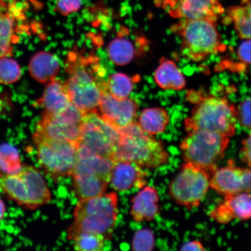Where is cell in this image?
Listing matches in <instances>:
<instances>
[{
    "mask_svg": "<svg viewBox=\"0 0 251 251\" xmlns=\"http://www.w3.org/2000/svg\"><path fill=\"white\" fill-rule=\"evenodd\" d=\"M69 75L65 86L74 105L83 113L98 111L103 94L107 92V81L98 58L74 50L66 61Z\"/></svg>",
    "mask_w": 251,
    "mask_h": 251,
    "instance_id": "6da1fadb",
    "label": "cell"
},
{
    "mask_svg": "<svg viewBox=\"0 0 251 251\" xmlns=\"http://www.w3.org/2000/svg\"><path fill=\"white\" fill-rule=\"evenodd\" d=\"M118 197L115 192L80 200L75 206L74 222L68 230L70 240L80 233L101 235L111 239L117 222Z\"/></svg>",
    "mask_w": 251,
    "mask_h": 251,
    "instance_id": "7a4b0ae2",
    "label": "cell"
},
{
    "mask_svg": "<svg viewBox=\"0 0 251 251\" xmlns=\"http://www.w3.org/2000/svg\"><path fill=\"white\" fill-rule=\"evenodd\" d=\"M119 130L121 138L115 162H133L147 169L161 167L168 162L169 152L164 144L144 131L137 122Z\"/></svg>",
    "mask_w": 251,
    "mask_h": 251,
    "instance_id": "3957f363",
    "label": "cell"
},
{
    "mask_svg": "<svg viewBox=\"0 0 251 251\" xmlns=\"http://www.w3.org/2000/svg\"><path fill=\"white\" fill-rule=\"evenodd\" d=\"M191 102L196 103L190 117L185 121L186 133L196 130L212 131L229 138L236 126L235 107L227 99L199 93H190Z\"/></svg>",
    "mask_w": 251,
    "mask_h": 251,
    "instance_id": "277c9868",
    "label": "cell"
},
{
    "mask_svg": "<svg viewBox=\"0 0 251 251\" xmlns=\"http://www.w3.org/2000/svg\"><path fill=\"white\" fill-rule=\"evenodd\" d=\"M171 29L180 37L181 54L190 61H202L226 49L216 22L181 20Z\"/></svg>",
    "mask_w": 251,
    "mask_h": 251,
    "instance_id": "5b68a950",
    "label": "cell"
},
{
    "mask_svg": "<svg viewBox=\"0 0 251 251\" xmlns=\"http://www.w3.org/2000/svg\"><path fill=\"white\" fill-rule=\"evenodd\" d=\"M0 189L19 205L34 210L49 203L51 193L40 172L24 166L14 174L0 172Z\"/></svg>",
    "mask_w": 251,
    "mask_h": 251,
    "instance_id": "8992f818",
    "label": "cell"
},
{
    "mask_svg": "<svg viewBox=\"0 0 251 251\" xmlns=\"http://www.w3.org/2000/svg\"><path fill=\"white\" fill-rule=\"evenodd\" d=\"M187 134L180 145L185 162L199 166L212 175L217 169L216 163L224 158L230 142L229 137L202 130Z\"/></svg>",
    "mask_w": 251,
    "mask_h": 251,
    "instance_id": "52a82bcc",
    "label": "cell"
},
{
    "mask_svg": "<svg viewBox=\"0 0 251 251\" xmlns=\"http://www.w3.org/2000/svg\"><path fill=\"white\" fill-rule=\"evenodd\" d=\"M33 141L39 164L54 179L71 176L78 159V144L52 139L34 131Z\"/></svg>",
    "mask_w": 251,
    "mask_h": 251,
    "instance_id": "ba28073f",
    "label": "cell"
},
{
    "mask_svg": "<svg viewBox=\"0 0 251 251\" xmlns=\"http://www.w3.org/2000/svg\"><path fill=\"white\" fill-rule=\"evenodd\" d=\"M120 131L103 119L98 111L84 116L78 155H94L111 159L114 156L119 141Z\"/></svg>",
    "mask_w": 251,
    "mask_h": 251,
    "instance_id": "9c48e42d",
    "label": "cell"
},
{
    "mask_svg": "<svg viewBox=\"0 0 251 251\" xmlns=\"http://www.w3.org/2000/svg\"><path fill=\"white\" fill-rule=\"evenodd\" d=\"M211 176L205 169L185 162L169 185V194L178 205L189 209L196 208L208 192Z\"/></svg>",
    "mask_w": 251,
    "mask_h": 251,
    "instance_id": "30bf717a",
    "label": "cell"
},
{
    "mask_svg": "<svg viewBox=\"0 0 251 251\" xmlns=\"http://www.w3.org/2000/svg\"><path fill=\"white\" fill-rule=\"evenodd\" d=\"M84 115L73 103L60 114L44 112L35 131L52 139L78 144Z\"/></svg>",
    "mask_w": 251,
    "mask_h": 251,
    "instance_id": "8fae6325",
    "label": "cell"
},
{
    "mask_svg": "<svg viewBox=\"0 0 251 251\" xmlns=\"http://www.w3.org/2000/svg\"><path fill=\"white\" fill-rule=\"evenodd\" d=\"M164 8L173 18L216 22L225 9L219 0H165Z\"/></svg>",
    "mask_w": 251,
    "mask_h": 251,
    "instance_id": "7c38bea8",
    "label": "cell"
},
{
    "mask_svg": "<svg viewBox=\"0 0 251 251\" xmlns=\"http://www.w3.org/2000/svg\"><path fill=\"white\" fill-rule=\"evenodd\" d=\"M210 187L225 196L251 193V169L237 167L232 160L224 168L217 169L210 180Z\"/></svg>",
    "mask_w": 251,
    "mask_h": 251,
    "instance_id": "4fadbf2b",
    "label": "cell"
},
{
    "mask_svg": "<svg viewBox=\"0 0 251 251\" xmlns=\"http://www.w3.org/2000/svg\"><path fill=\"white\" fill-rule=\"evenodd\" d=\"M71 176L75 196L79 200L102 195L109 184L98 168L87 163H77Z\"/></svg>",
    "mask_w": 251,
    "mask_h": 251,
    "instance_id": "5bb4252c",
    "label": "cell"
},
{
    "mask_svg": "<svg viewBox=\"0 0 251 251\" xmlns=\"http://www.w3.org/2000/svg\"><path fill=\"white\" fill-rule=\"evenodd\" d=\"M138 105L134 100H118L108 91L103 94L98 112L108 123L118 129L127 126L135 122Z\"/></svg>",
    "mask_w": 251,
    "mask_h": 251,
    "instance_id": "9a60e30c",
    "label": "cell"
},
{
    "mask_svg": "<svg viewBox=\"0 0 251 251\" xmlns=\"http://www.w3.org/2000/svg\"><path fill=\"white\" fill-rule=\"evenodd\" d=\"M24 19L23 12L16 6L0 2V58L12 55L19 40V23Z\"/></svg>",
    "mask_w": 251,
    "mask_h": 251,
    "instance_id": "2e32d148",
    "label": "cell"
},
{
    "mask_svg": "<svg viewBox=\"0 0 251 251\" xmlns=\"http://www.w3.org/2000/svg\"><path fill=\"white\" fill-rule=\"evenodd\" d=\"M147 175L134 163L117 161L112 168L109 184L115 191H126L146 186Z\"/></svg>",
    "mask_w": 251,
    "mask_h": 251,
    "instance_id": "e0dca14e",
    "label": "cell"
},
{
    "mask_svg": "<svg viewBox=\"0 0 251 251\" xmlns=\"http://www.w3.org/2000/svg\"><path fill=\"white\" fill-rule=\"evenodd\" d=\"M159 201L158 191L154 187L143 188L131 200V217L137 222L152 221L159 212Z\"/></svg>",
    "mask_w": 251,
    "mask_h": 251,
    "instance_id": "ac0fdd59",
    "label": "cell"
},
{
    "mask_svg": "<svg viewBox=\"0 0 251 251\" xmlns=\"http://www.w3.org/2000/svg\"><path fill=\"white\" fill-rule=\"evenodd\" d=\"M37 103L49 114H60L72 104L65 84L55 78L50 81Z\"/></svg>",
    "mask_w": 251,
    "mask_h": 251,
    "instance_id": "d6986e66",
    "label": "cell"
},
{
    "mask_svg": "<svg viewBox=\"0 0 251 251\" xmlns=\"http://www.w3.org/2000/svg\"><path fill=\"white\" fill-rule=\"evenodd\" d=\"M154 79L162 89L181 90L186 86L183 74L174 61L162 58L155 71Z\"/></svg>",
    "mask_w": 251,
    "mask_h": 251,
    "instance_id": "ffe728a7",
    "label": "cell"
},
{
    "mask_svg": "<svg viewBox=\"0 0 251 251\" xmlns=\"http://www.w3.org/2000/svg\"><path fill=\"white\" fill-rule=\"evenodd\" d=\"M60 69L56 56L47 52L37 53L29 63L30 73L40 83L50 82L55 79Z\"/></svg>",
    "mask_w": 251,
    "mask_h": 251,
    "instance_id": "44dd1931",
    "label": "cell"
},
{
    "mask_svg": "<svg viewBox=\"0 0 251 251\" xmlns=\"http://www.w3.org/2000/svg\"><path fill=\"white\" fill-rule=\"evenodd\" d=\"M226 14L225 23H233L241 39H251V0H241L239 5L229 7Z\"/></svg>",
    "mask_w": 251,
    "mask_h": 251,
    "instance_id": "7402d4cb",
    "label": "cell"
},
{
    "mask_svg": "<svg viewBox=\"0 0 251 251\" xmlns=\"http://www.w3.org/2000/svg\"><path fill=\"white\" fill-rule=\"evenodd\" d=\"M138 123L146 132L155 136L164 131L169 123V116L162 108H147L141 113Z\"/></svg>",
    "mask_w": 251,
    "mask_h": 251,
    "instance_id": "603a6c76",
    "label": "cell"
},
{
    "mask_svg": "<svg viewBox=\"0 0 251 251\" xmlns=\"http://www.w3.org/2000/svg\"><path fill=\"white\" fill-rule=\"evenodd\" d=\"M233 219H251V194L242 193L235 195L225 196L223 202Z\"/></svg>",
    "mask_w": 251,
    "mask_h": 251,
    "instance_id": "cb8c5ba5",
    "label": "cell"
},
{
    "mask_svg": "<svg viewBox=\"0 0 251 251\" xmlns=\"http://www.w3.org/2000/svg\"><path fill=\"white\" fill-rule=\"evenodd\" d=\"M135 48L132 42L126 39L119 37L113 40L108 47L110 60L116 65H126L133 60Z\"/></svg>",
    "mask_w": 251,
    "mask_h": 251,
    "instance_id": "d4e9b609",
    "label": "cell"
},
{
    "mask_svg": "<svg viewBox=\"0 0 251 251\" xmlns=\"http://www.w3.org/2000/svg\"><path fill=\"white\" fill-rule=\"evenodd\" d=\"M136 77L131 78L128 75L118 73L111 75L107 81L108 92L118 100L128 99L133 89Z\"/></svg>",
    "mask_w": 251,
    "mask_h": 251,
    "instance_id": "484cf974",
    "label": "cell"
},
{
    "mask_svg": "<svg viewBox=\"0 0 251 251\" xmlns=\"http://www.w3.org/2000/svg\"><path fill=\"white\" fill-rule=\"evenodd\" d=\"M20 153L9 144L0 146V172L4 174H14L21 170Z\"/></svg>",
    "mask_w": 251,
    "mask_h": 251,
    "instance_id": "4316f807",
    "label": "cell"
},
{
    "mask_svg": "<svg viewBox=\"0 0 251 251\" xmlns=\"http://www.w3.org/2000/svg\"><path fill=\"white\" fill-rule=\"evenodd\" d=\"M74 249L79 251H100L105 246V239L101 235L80 233L72 238Z\"/></svg>",
    "mask_w": 251,
    "mask_h": 251,
    "instance_id": "83f0119b",
    "label": "cell"
},
{
    "mask_svg": "<svg viewBox=\"0 0 251 251\" xmlns=\"http://www.w3.org/2000/svg\"><path fill=\"white\" fill-rule=\"evenodd\" d=\"M21 76V68L17 61L7 57L0 58V83H15Z\"/></svg>",
    "mask_w": 251,
    "mask_h": 251,
    "instance_id": "f1b7e54d",
    "label": "cell"
},
{
    "mask_svg": "<svg viewBox=\"0 0 251 251\" xmlns=\"http://www.w3.org/2000/svg\"><path fill=\"white\" fill-rule=\"evenodd\" d=\"M154 245V235L150 229H141L134 234L132 241L133 251H152Z\"/></svg>",
    "mask_w": 251,
    "mask_h": 251,
    "instance_id": "f546056e",
    "label": "cell"
},
{
    "mask_svg": "<svg viewBox=\"0 0 251 251\" xmlns=\"http://www.w3.org/2000/svg\"><path fill=\"white\" fill-rule=\"evenodd\" d=\"M237 121L243 127L251 129V98L244 100L235 108Z\"/></svg>",
    "mask_w": 251,
    "mask_h": 251,
    "instance_id": "4dcf8cb0",
    "label": "cell"
},
{
    "mask_svg": "<svg viewBox=\"0 0 251 251\" xmlns=\"http://www.w3.org/2000/svg\"><path fill=\"white\" fill-rule=\"evenodd\" d=\"M81 2L82 0H56L55 9L58 13L67 16L77 11Z\"/></svg>",
    "mask_w": 251,
    "mask_h": 251,
    "instance_id": "1f68e13d",
    "label": "cell"
},
{
    "mask_svg": "<svg viewBox=\"0 0 251 251\" xmlns=\"http://www.w3.org/2000/svg\"><path fill=\"white\" fill-rule=\"evenodd\" d=\"M237 56L244 64H251V39H247L240 44L237 50Z\"/></svg>",
    "mask_w": 251,
    "mask_h": 251,
    "instance_id": "d6a6232c",
    "label": "cell"
},
{
    "mask_svg": "<svg viewBox=\"0 0 251 251\" xmlns=\"http://www.w3.org/2000/svg\"><path fill=\"white\" fill-rule=\"evenodd\" d=\"M240 156L241 161L251 168V134L243 140Z\"/></svg>",
    "mask_w": 251,
    "mask_h": 251,
    "instance_id": "836d02e7",
    "label": "cell"
},
{
    "mask_svg": "<svg viewBox=\"0 0 251 251\" xmlns=\"http://www.w3.org/2000/svg\"><path fill=\"white\" fill-rule=\"evenodd\" d=\"M201 243L199 241H190L181 246V251H205Z\"/></svg>",
    "mask_w": 251,
    "mask_h": 251,
    "instance_id": "e575fe53",
    "label": "cell"
},
{
    "mask_svg": "<svg viewBox=\"0 0 251 251\" xmlns=\"http://www.w3.org/2000/svg\"><path fill=\"white\" fill-rule=\"evenodd\" d=\"M6 212L5 203L0 199V221L4 219Z\"/></svg>",
    "mask_w": 251,
    "mask_h": 251,
    "instance_id": "d590c367",
    "label": "cell"
}]
</instances>
